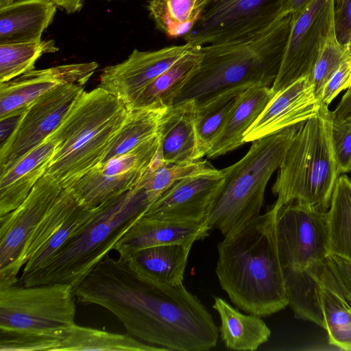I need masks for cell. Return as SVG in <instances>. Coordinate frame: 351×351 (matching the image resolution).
Wrapping results in <instances>:
<instances>
[{
	"label": "cell",
	"instance_id": "cell-38",
	"mask_svg": "<svg viewBox=\"0 0 351 351\" xmlns=\"http://www.w3.org/2000/svg\"><path fill=\"white\" fill-rule=\"evenodd\" d=\"M316 280L351 307V263L334 256L309 267Z\"/></svg>",
	"mask_w": 351,
	"mask_h": 351
},
{
	"label": "cell",
	"instance_id": "cell-40",
	"mask_svg": "<svg viewBox=\"0 0 351 351\" xmlns=\"http://www.w3.org/2000/svg\"><path fill=\"white\" fill-rule=\"evenodd\" d=\"M331 143L340 174L351 171V123L345 118L335 117Z\"/></svg>",
	"mask_w": 351,
	"mask_h": 351
},
{
	"label": "cell",
	"instance_id": "cell-30",
	"mask_svg": "<svg viewBox=\"0 0 351 351\" xmlns=\"http://www.w3.org/2000/svg\"><path fill=\"white\" fill-rule=\"evenodd\" d=\"M247 88L230 90L197 107L195 160H200L207 154L223 130L241 94Z\"/></svg>",
	"mask_w": 351,
	"mask_h": 351
},
{
	"label": "cell",
	"instance_id": "cell-3",
	"mask_svg": "<svg viewBox=\"0 0 351 351\" xmlns=\"http://www.w3.org/2000/svg\"><path fill=\"white\" fill-rule=\"evenodd\" d=\"M291 21L287 13L257 33L200 47L202 58L174 104L202 106L219 95L254 85L271 86L280 65Z\"/></svg>",
	"mask_w": 351,
	"mask_h": 351
},
{
	"label": "cell",
	"instance_id": "cell-44",
	"mask_svg": "<svg viewBox=\"0 0 351 351\" xmlns=\"http://www.w3.org/2000/svg\"><path fill=\"white\" fill-rule=\"evenodd\" d=\"M58 8L64 10L69 14L79 12L85 0H49Z\"/></svg>",
	"mask_w": 351,
	"mask_h": 351
},
{
	"label": "cell",
	"instance_id": "cell-19",
	"mask_svg": "<svg viewBox=\"0 0 351 351\" xmlns=\"http://www.w3.org/2000/svg\"><path fill=\"white\" fill-rule=\"evenodd\" d=\"M206 223L160 220L143 216L115 244L119 258L128 261L138 251L153 246L181 243L193 245L209 234Z\"/></svg>",
	"mask_w": 351,
	"mask_h": 351
},
{
	"label": "cell",
	"instance_id": "cell-33",
	"mask_svg": "<svg viewBox=\"0 0 351 351\" xmlns=\"http://www.w3.org/2000/svg\"><path fill=\"white\" fill-rule=\"evenodd\" d=\"M288 305L296 318L309 321L324 328L317 295V282L311 271L285 269Z\"/></svg>",
	"mask_w": 351,
	"mask_h": 351
},
{
	"label": "cell",
	"instance_id": "cell-37",
	"mask_svg": "<svg viewBox=\"0 0 351 351\" xmlns=\"http://www.w3.org/2000/svg\"><path fill=\"white\" fill-rule=\"evenodd\" d=\"M350 56L346 47L337 38L334 21L321 43L318 55L310 75L315 93L319 99L326 82Z\"/></svg>",
	"mask_w": 351,
	"mask_h": 351
},
{
	"label": "cell",
	"instance_id": "cell-28",
	"mask_svg": "<svg viewBox=\"0 0 351 351\" xmlns=\"http://www.w3.org/2000/svg\"><path fill=\"white\" fill-rule=\"evenodd\" d=\"M165 351L130 336L74 324L65 332L56 351Z\"/></svg>",
	"mask_w": 351,
	"mask_h": 351
},
{
	"label": "cell",
	"instance_id": "cell-34",
	"mask_svg": "<svg viewBox=\"0 0 351 351\" xmlns=\"http://www.w3.org/2000/svg\"><path fill=\"white\" fill-rule=\"evenodd\" d=\"M317 282L323 328L327 331L328 342L341 350H351L350 307L337 294Z\"/></svg>",
	"mask_w": 351,
	"mask_h": 351
},
{
	"label": "cell",
	"instance_id": "cell-12",
	"mask_svg": "<svg viewBox=\"0 0 351 351\" xmlns=\"http://www.w3.org/2000/svg\"><path fill=\"white\" fill-rule=\"evenodd\" d=\"M275 206L277 243L283 269H306L323 262L329 256L327 212L298 201Z\"/></svg>",
	"mask_w": 351,
	"mask_h": 351
},
{
	"label": "cell",
	"instance_id": "cell-42",
	"mask_svg": "<svg viewBox=\"0 0 351 351\" xmlns=\"http://www.w3.org/2000/svg\"><path fill=\"white\" fill-rule=\"evenodd\" d=\"M334 15L337 38L345 45L351 38V0H334Z\"/></svg>",
	"mask_w": 351,
	"mask_h": 351
},
{
	"label": "cell",
	"instance_id": "cell-25",
	"mask_svg": "<svg viewBox=\"0 0 351 351\" xmlns=\"http://www.w3.org/2000/svg\"><path fill=\"white\" fill-rule=\"evenodd\" d=\"M213 308L219 315V331L227 348L253 351L268 341L271 330L260 316L245 315L218 297Z\"/></svg>",
	"mask_w": 351,
	"mask_h": 351
},
{
	"label": "cell",
	"instance_id": "cell-9",
	"mask_svg": "<svg viewBox=\"0 0 351 351\" xmlns=\"http://www.w3.org/2000/svg\"><path fill=\"white\" fill-rule=\"evenodd\" d=\"M287 0H208L185 43L204 46L261 32L290 13Z\"/></svg>",
	"mask_w": 351,
	"mask_h": 351
},
{
	"label": "cell",
	"instance_id": "cell-10",
	"mask_svg": "<svg viewBox=\"0 0 351 351\" xmlns=\"http://www.w3.org/2000/svg\"><path fill=\"white\" fill-rule=\"evenodd\" d=\"M62 189L53 178L44 175L18 208L0 217V285L18 282L29 244Z\"/></svg>",
	"mask_w": 351,
	"mask_h": 351
},
{
	"label": "cell",
	"instance_id": "cell-17",
	"mask_svg": "<svg viewBox=\"0 0 351 351\" xmlns=\"http://www.w3.org/2000/svg\"><path fill=\"white\" fill-rule=\"evenodd\" d=\"M223 181L220 170L184 178L150 204L143 216L160 220L206 222Z\"/></svg>",
	"mask_w": 351,
	"mask_h": 351
},
{
	"label": "cell",
	"instance_id": "cell-6",
	"mask_svg": "<svg viewBox=\"0 0 351 351\" xmlns=\"http://www.w3.org/2000/svg\"><path fill=\"white\" fill-rule=\"evenodd\" d=\"M302 123L253 141L241 160L220 170L223 181L206 219L210 230L217 229L225 237L260 215L267 183Z\"/></svg>",
	"mask_w": 351,
	"mask_h": 351
},
{
	"label": "cell",
	"instance_id": "cell-16",
	"mask_svg": "<svg viewBox=\"0 0 351 351\" xmlns=\"http://www.w3.org/2000/svg\"><path fill=\"white\" fill-rule=\"evenodd\" d=\"M98 67L96 62L32 70L0 83V121L19 117L40 95L64 84L84 86Z\"/></svg>",
	"mask_w": 351,
	"mask_h": 351
},
{
	"label": "cell",
	"instance_id": "cell-46",
	"mask_svg": "<svg viewBox=\"0 0 351 351\" xmlns=\"http://www.w3.org/2000/svg\"><path fill=\"white\" fill-rule=\"evenodd\" d=\"M16 0H0V8L5 6Z\"/></svg>",
	"mask_w": 351,
	"mask_h": 351
},
{
	"label": "cell",
	"instance_id": "cell-43",
	"mask_svg": "<svg viewBox=\"0 0 351 351\" xmlns=\"http://www.w3.org/2000/svg\"><path fill=\"white\" fill-rule=\"evenodd\" d=\"M351 111V87L347 89L333 110L335 117L343 118Z\"/></svg>",
	"mask_w": 351,
	"mask_h": 351
},
{
	"label": "cell",
	"instance_id": "cell-45",
	"mask_svg": "<svg viewBox=\"0 0 351 351\" xmlns=\"http://www.w3.org/2000/svg\"><path fill=\"white\" fill-rule=\"evenodd\" d=\"M309 0H287V7L288 11L291 13L304 6Z\"/></svg>",
	"mask_w": 351,
	"mask_h": 351
},
{
	"label": "cell",
	"instance_id": "cell-36",
	"mask_svg": "<svg viewBox=\"0 0 351 351\" xmlns=\"http://www.w3.org/2000/svg\"><path fill=\"white\" fill-rule=\"evenodd\" d=\"M94 208H88L79 205L68 215L61 225L27 261L23 267L20 281L26 279L43 268L52 259L65 241L88 221L92 215Z\"/></svg>",
	"mask_w": 351,
	"mask_h": 351
},
{
	"label": "cell",
	"instance_id": "cell-20",
	"mask_svg": "<svg viewBox=\"0 0 351 351\" xmlns=\"http://www.w3.org/2000/svg\"><path fill=\"white\" fill-rule=\"evenodd\" d=\"M56 144L49 137L0 175V217L15 210L27 197L45 175Z\"/></svg>",
	"mask_w": 351,
	"mask_h": 351
},
{
	"label": "cell",
	"instance_id": "cell-15",
	"mask_svg": "<svg viewBox=\"0 0 351 351\" xmlns=\"http://www.w3.org/2000/svg\"><path fill=\"white\" fill-rule=\"evenodd\" d=\"M198 47L185 43L154 51L135 49L124 61L104 69L98 87L128 106L149 83Z\"/></svg>",
	"mask_w": 351,
	"mask_h": 351
},
{
	"label": "cell",
	"instance_id": "cell-31",
	"mask_svg": "<svg viewBox=\"0 0 351 351\" xmlns=\"http://www.w3.org/2000/svg\"><path fill=\"white\" fill-rule=\"evenodd\" d=\"M208 0H149L148 10L156 27L169 38L184 36L200 19Z\"/></svg>",
	"mask_w": 351,
	"mask_h": 351
},
{
	"label": "cell",
	"instance_id": "cell-4",
	"mask_svg": "<svg viewBox=\"0 0 351 351\" xmlns=\"http://www.w3.org/2000/svg\"><path fill=\"white\" fill-rule=\"evenodd\" d=\"M149 205L143 189L137 185L99 204L52 259L21 285L65 284L75 290Z\"/></svg>",
	"mask_w": 351,
	"mask_h": 351
},
{
	"label": "cell",
	"instance_id": "cell-22",
	"mask_svg": "<svg viewBox=\"0 0 351 351\" xmlns=\"http://www.w3.org/2000/svg\"><path fill=\"white\" fill-rule=\"evenodd\" d=\"M196 109L195 101L189 100L174 104L165 112L157 134L164 162L177 164L197 160Z\"/></svg>",
	"mask_w": 351,
	"mask_h": 351
},
{
	"label": "cell",
	"instance_id": "cell-8",
	"mask_svg": "<svg viewBox=\"0 0 351 351\" xmlns=\"http://www.w3.org/2000/svg\"><path fill=\"white\" fill-rule=\"evenodd\" d=\"M75 298L69 285H0V332L62 339L75 324Z\"/></svg>",
	"mask_w": 351,
	"mask_h": 351
},
{
	"label": "cell",
	"instance_id": "cell-7",
	"mask_svg": "<svg viewBox=\"0 0 351 351\" xmlns=\"http://www.w3.org/2000/svg\"><path fill=\"white\" fill-rule=\"evenodd\" d=\"M335 114L329 108L302 123L278 169L272 192L280 206L293 201L327 212L339 176L331 130Z\"/></svg>",
	"mask_w": 351,
	"mask_h": 351
},
{
	"label": "cell",
	"instance_id": "cell-5",
	"mask_svg": "<svg viewBox=\"0 0 351 351\" xmlns=\"http://www.w3.org/2000/svg\"><path fill=\"white\" fill-rule=\"evenodd\" d=\"M128 111L124 102L98 86L84 90L49 136L57 144L45 175L66 189L99 165Z\"/></svg>",
	"mask_w": 351,
	"mask_h": 351
},
{
	"label": "cell",
	"instance_id": "cell-21",
	"mask_svg": "<svg viewBox=\"0 0 351 351\" xmlns=\"http://www.w3.org/2000/svg\"><path fill=\"white\" fill-rule=\"evenodd\" d=\"M56 8L49 0H16L0 8V45L40 41Z\"/></svg>",
	"mask_w": 351,
	"mask_h": 351
},
{
	"label": "cell",
	"instance_id": "cell-23",
	"mask_svg": "<svg viewBox=\"0 0 351 351\" xmlns=\"http://www.w3.org/2000/svg\"><path fill=\"white\" fill-rule=\"evenodd\" d=\"M271 86L254 85L240 95L223 130L206 155L213 159L245 144L243 136L274 97Z\"/></svg>",
	"mask_w": 351,
	"mask_h": 351
},
{
	"label": "cell",
	"instance_id": "cell-11",
	"mask_svg": "<svg viewBox=\"0 0 351 351\" xmlns=\"http://www.w3.org/2000/svg\"><path fill=\"white\" fill-rule=\"evenodd\" d=\"M84 90L83 86L68 84L40 95L17 119L0 147V175L47 139L60 126Z\"/></svg>",
	"mask_w": 351,
	"mask_h": 351
},
{
	"label": "cell",
	"instance_id": "cell-35",
	"mask_svg": "<svg viewBox=\"0 0 351 351\" xmlns=\"http://www.w3.org/2000/svg\"><path fill=\"white\" fill-rule=\"evenodd\" d=\"M58 50L52 40L0 45V83L34 70L43 55Z\"/></svg>",
	"mask_w": 351,
	"mask_h": 351
},
{
	"label": "cell",
	"instance_id": "cell-29",
	"mask_svg": "<svg viewBox=\"0 0 351 351\" xmlns=\"http://www.w3.org/2000/svg\"><path fill=\"white\" fill-rule=\"evenodd\" d=\"M167 109L154 106L129 108L123 123L112 140L101 163L125 154L155 136Z\"/></svg>",
	"mask_w": 351,
	"mask_h": 351
},
{
	"label": "cell",
	"instance_id": "cell-14",
	"mask_svg": "<svg viewBox=\"0 0 351 351\" xmlns=\"http://www.w3.org/2000/svg\"><path fill=\"white\" fill-rule=\"evenodd\" d=\"M159 149L160 139L156 134L131 152L99 164L65 189L80 206L94 208L135 186Z\"/></svg>",
	"mask_w": 351,
	"mask_h": 351
},
{
	"label": "cell",
	"instance_id": "cell-39",
	"mask_svg": "<svg viewBox=\"0 0 351 351\" xmlns=\"http://www.w3.org/2000/svg\"><path fill=\"white\" fill-rule=\"evenodd\" d=\"M1 351H56L61 339L0 332Z\"/></svg>",
	"mask_w": 351,
	"mask_h": 351
},
{
	"label": "cell",
	"instance_id": "cell-18",
	"mask_svg": "<svg viewBox=\"0 0 351 351\" xmlns=\"http://www.w3.org/2000/svg\"><path fill=\"white\" fill-rule=\"evenodd\" d=\"M324 108L315 93L310 76H304L274 95L245 132L243 141L252 142L304 123L319 114Z\"/></svg>",
	"mask_w": 351,
	"mask_h": 351
},
{
	"label": "cell",
	"instance_id": "cell-41",
	"mask_svg": "<svg viewBox=\"0 0 351 351\" xmlns=\"http://www.w3.org/2000/svg\"><path fill=\"white\" fill-rule=\"evenodd\" d=\"M351 87V56L337 69L325 84L319 96L324 107L328 108L332 100L343 90Z\"/></svg>",
	"mask_w": 351,
	"mask_h": 351
},
{
	"label": "cell",
	"instance_id": "cell-24",
	"mask_svg": "<svg viewBox=\"0 0 351 351\" xmlns=\"http://www.w3.org/2000/svg\"><path fill=\"white\" fill-rule=\"evenodd\" d=\"M192 245L173 243L147 247L126 261L141 275L165 285L176 287L183 284Z\"/></svg>",
	"mask_w": 351,
	"mask_h": 351
},
{
	"label": "cell",
	"instance_id": "cell-1",
	"mask_svg": "<svg viewBox=\"0 0 351 351\" xmlns=\"http://www.w3.org/2000/svg\"><path fill=\"white\" fill-rule=\"evenodd\" d=\"M74 291L78 303L107 309L127 334L165 351H206L217 346L219 329L211 314L183 284L153 281L120 258L108 254Z\"/></svg>",
	"mask_w": 351,
	"mask_h": 351
},
{
	"label": "cell",
	"instance_id": "cell-48",
	"mask_svg": "<svg viewBox=\"0 0 351 351\" xmlns=\"http://www.w3.org/2000/svg\"><path fill=\"white\" fill-rule=\"evenodd\" d=\"M350 56H351V53H350Z\"/></svg>",
	"mask_w": 351,
	"mask_h": 351
},
{
	"label": "cell",
	"instance_id": "cell-32",
	"mask_svg": "<svg viewBox=\"0 0 351 351\" xmlns=\"http://www.w3.org/2000/svg\"><path fill=\"white\" fill-rule=\"evenodd\" d=\"M217 170L208 161L201 159L177 164L165 163L161 159L159 149L157 156L136 185L143 189L151 204L179 181Z\"/></svg>",
	"mask_w": 351,
	"mask_h": 351
},
{
	"label": "cell",
	"instance_id": "cell-26",
	"mask_svg": "<svg viewBox=\"0 0 351 351\" xmlns=\"http://www.w3.org/2000/svg\"><path fill=\"white\" fill-rule=\"evenodd\" d=\"M201 47H197L154 80L130 106H127L128 108L154 106L168 108L173 106L183 86L200 65L202 58Z\"/></svg>",
	"mask_w": 351,
	"mask_h": 351
},
{
	"label": "cell",
	"instance_id": "cell-47",
	"mask_svg": "<svg viewBox=\"0 0 351 351\" xmlns=\"http://www.w3.org/2000/svg\"><path fill=\"white\" fill-rule=\"evenodd\" d=\"M343 118H345L347 121L351 123V111Z\"/></svg>",
	"mask_w": 351,
	"mask_h": 351
},
{
	"label": "cell",
	"instance_id": "cell-27",
	"mask_svg": "<svg viewBox=\"0 0 351 351\" xmlns=\"http://www.w3.org/2000/svg\"><path fill=\"white\" fill-rule=\"evenodd\" d=\"M328 250L351 263V179L341 174L327 210Z\"/></svg>",
	"mask_w": 351,
	"mask_h": 351
},
{
	"label": "cell",
	"instance_id": "cell-2",
	"mask_svg": "<svg viewBox=\"0 0 351 351\" xmlns=\"http://www.w3.org/2000/svg\"><path fill=\"white\" fill-rule=\"evenodd\" d=\"M277 208L253 218L217 245L221 287L239 309L269 316L289 304L276 230Z\"/></svg>",
	"mask_w": 351,
	"mask_h": 351
},
{
	"label": "cell",
	"instance_id": "cell-13",
	"mask_svg": "<svg viewBox=\"0 0 351 351\" xmlns=\"http://www.w3.org/2000/svg\"><path fill=\"white\" fill-rule=\"evenodd\" d=\"M334 21V0H309L291 13L287 43L271 86L275 95L298 80L311 75L321 43Z\"/></svg>",
	"mask_w": 351,
	"mask_h": 351
},
{
	"label": "cell",
	"instance_id": "cell-49",
	"mask_svg": "<svg viewBox=\"0 0 351 351\" xmlns=\"http://www.w3.org/2000/svg\"><path fill=\"white\" fill-rule=\"evenodd\" d=\"M350 310H351V307H350Z\"/></svg>",
	"mask_w": 351,
	"mask_h": 351
}]
</instances>
